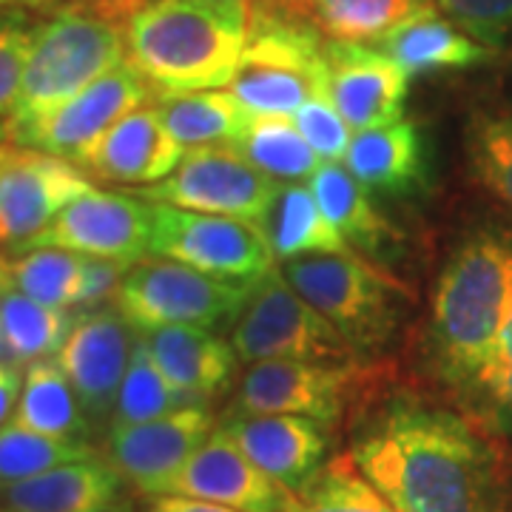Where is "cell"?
<instances>
[{
  "label": "cell",
  "instance_id": "12",
  "mask_svg": "<svg viewBox=\"0 0 512 512\" xmlns=\"http://www.w3.org/2000/svg\"><path fill=\"white\" fill-rule=\"evenodd\" d=\"M148 100H154L151 86L126 60L43 120L15 131L12 146L43 151L74 163L97 137H103L117 120H123Z\"/></svg>",
  "mask_w": 512,
  "mask_h": 512
},
{
  "label": "cell",
  "instance_id": "23",
  "mask_svg": "<svg viewBox=\"0 0 512 512\" xmlns=\"http://www.w3.org/2000/svg\"><path fill=\"white\" fill-rule=\"evenodd\" d=\"M123 476L97 453L0 487V512H94L117 501Z\"/></svg>",
  "mask_w": 512,
  "mask_h": 512
},
{
  "label": "cell",
  "instance_id": "2",
  "mask_svg": "<svg viewBox=\"0 0 512 512\" xmlns=\"http://www.w3.org/2000/svg\"><path fill=\"white\" fill-rule=\"evenodd\" d=\"M126 60L157 100L234 80L248 43L245 0H146L126 20Z\"/></svg>",
  "mask_w": 512,
  "mask_h": 512
},
{
  "label": "cell",
  "instance_id": "49",
  "mask_svg": "<svg viewBox=\"0 0 512 512\" xmlns=\"http://www.w3.org/2000/svg\"><path fill=\"white\" fill-rule=\"evenodd\" d=\"M245 3H251V0H245Z\"/></svg>",
  "mask_w": 512,
  "mask_h": 512
},
{
  "label": "cell",
  "instance_id": "8",
  "mask_svg": "<svg viewBox=\"0 0 512 512\" xmlns=\"http://www.w3.org/2000/svg\"><path fill=\"white\" fill-rule=\"evenodd\" d=\"M231 345L239 362L299 359L348 365L356 356L348 339L313 308L282 271L265 274L251 291L248 305L231 328Z\"/></svg>",
  "mask_w": 512,
  "mask_h": 512
},
{
  "label": "cell",
  "instance_id": "6",
  "mask_svg": "<svg viewBox=\"0 0 512 512\" xmlns=\"http://www.w3.org/2000/svg\"><path fill=\"white\" fill-rule=\"evenodd\" d=\"M285 279L359 353H379L399 333V288L356 256L316 254L285 262Z\"/></svg>",
  "mask_w": 512,
  "mask_h": 512
},
{
  "label": "cell",
  "instance_id": "11",
  "mask_svg": "<svg viewBox=\"0 0 512 512\" xmlns=\"http://www.w3.org/2000/svg\"><path fill=\"white\" fill-rule=\"evenodd\" d=\"M66 248L74 254L137 265L151 248V202L134 191L89 188L72 200L23 251Z\"/></svg>",
  "mask_w": 512,
  "mask_h": 512
},
{
  "label": "cell",
  "instance_id": "1",
  "mask_svg": "<svg viewBox=\"0 0 512 512\" xmlns=\"http://www.w3.org/2000/svg\"><path fill=\"white\" fill-rule=\"evenodd\" d=\"M350 456L396 512H512L504 456L473 421L399 396L353 433Z\"/></svg>",
  "mask_w": 512,
  "mask_h": 512
},
{
  "label": "cell",
  "instance_id": "21",
  "mask_svg": "<svg viewBox=\"0 0 512 512\" xmlns=\"http://www.w3.org/2000/svg\"><path fill=\"white\" fill-rule=\"evenodd\" d=\"M436 6V0H251V15H274L308 26L325 40L379 43L399 23Z\"/></svg>",
  "mask_w": 512,
  "mask_h": 512
},
{
  "label": "cell",
  "instance_id": "35",
  "mask_svg": "<svg viewBox=\"0 0 512 512\" xmlns=\"http://www.w3.org/2000/svg\"><path fill=\"white\" fill-rule=\"evenodd\" d=\"M86 256L66 248H32L12 262V285L52 308H77Z\"/></svg>",
  "mask_w": 512,
  "mask_h": 512
},
{
  "label": "cell",
  "instance_id": "14",
  "mask_svg": "<svg viewBox=\"0 0 512 512\" xmlns=\"http://www.w3.org/2000/svg\"><path fill=\"white\" fill-rule=\"evenodd\" d=\"M89 177L63 157L12 148L0 168V245L23 251L57 214L86 194Z\"/></svg>",
  "mask_w": 512,
  "mask_h": 512
},
{
  "label": "cell",
  "instance_id": "22",
  "mask_svg": "<svg viewBox=\"0 0 512 512\" xmlns=\"http://www.w3.org/2000/svg\"><path fill=\"white\" fill-rule=\"evenodd\" d=\"M165 379L191 404L220 396L237 373V350L222 336L200 325H171L143 333Z\"/></svg>",
  "mask_w": 512,
  "mask_h": 512
},
{
  "label": "cell",
  "instance_id": "7",
  "mask_svg": "<svg viewBox=\"0 0 512 512\" xmlns=\"http://www.w3.org/2000/svg\"><path fill=\"white\" fill-rule=\"evenodd\" d=\"M251 291L254 285L225 282L183 262L151 256L128 268L114 308L137 333L171 325L217 328L237 322Z\"/></svg>",
  "mask_w": 512,
  "mask_h": 512
},
{
  "label": "cell",
  "instance_id": "13",
  "mask_svg": "<svg viewBox=\"0 0 512 512\" xmlns=\"http://www.w3.org/2000/svg\"><path fill=\"white\" fill-rule=\"evenodd\" d=\"M356 370L333 362L268 359L245 370L237 390V413L245 416H305L336 424L345 413Z\"/></svg>",
  "mask_w": 512,
  "mask_h": 512
},
{
  "label": "cell",
  "instance_id": "41",
  "mask_svg": "<svg viewBox=\"0 0 512 512\" xmlns=\"http://www.w3.org/2000/svg\"><path fill=\"white\" fill-rule=\"evenodd\" d=\"M128 268H131L128 262L86 256V268H83V285H80L77 308H97V305L109 302L111 296L117 299V291H120V285H123V279H126Z\"/></svg>",
  "mask_w": 512,
  "mask_h": 512
},
{
  "label": "cell",
  "instance_id": "30",
  "mask_svg": "<svg viewBox=\"0 0 512 512\" xmlns=\"http://www.w3.org/2000/svg\"><path fill=\"white\" fill-rule=\"evenodd\" d=\"M165 128L188 151L202 146H237L256 114L222 89L160 100Z\"/></svg>",
  "mask_w": 512,
  "mask_h": 512
},
{
  "label": "cell",
  "instance_id": "10",
  "mask_svg": "<svg viewBox=\"0 0 512 512\" xmlns=\"http://www.w3.org/2000/svg\"><path fill=\"white\" fill-rule=\"evenodd\" d=\"M282 185L248 163L234 146L188 148L160 183L140 185L148 202H165L202 214H222L265 225Z\"/></svg>",
  "mask_w": 512,
  "mask_h": 512
},
{
  "label": "cell",
  "instance_id": "46",
  "mask_svg": "<svg viewBox=\"0 0 512 512\" xmlns=\"http://www.w3.org/2000/svg\"><path fill=\"white\" fill-rule=\"evenodd\" d=\"M12 140H9V128H6V120H0V148L9 146Z\"/></svg>",
  "mask_w": 512,
  "mask_h": 512
},
{
  "label": "cell",
  "instance_id": "5",
  "mask_svg": "<svg viewBox=\"0 0 512 512\" xmlns=\"http://www.w3.org/2000/svg\"><path fill=\"white\" fill-rule=\"evenodd\" d=\"M328 40L308 26L248 12V43L228 92L256 117H293L328 94Z\"/></svg>",
  "mask_w": 512,
  "mask_h": 512
},
{
  "label": "cell",
  "instance_id": "29",
  "mask_svg": "<svg viewBox=\"0 0 512 512\" xmlns=\"http://www.w3.org/2000/svg\"><path fill=\"white\" fill-rule=\"evenodd\" d=\"M262 228L279 262L316 254H350V245L325 217L311 188L299 183L282 185Z\"/></svg>",
  "mask_w": 512,
  "mask_h": 512
},
{
  "label": "cell",
  "instance_id": "36",
  "mask_svg": "<svg viewBox=\"0 0 512 512\" xmlns=\"http://www.w3.org/2000/svg\"><path fill=\"white\" fill-rule=\"evenodd\" d=\"M467 154L478 183L512 208V117L478 114L467 131Z\"/></svg>",
  "mask_w": 512,
  "mask_h": 512
},
{
  "label": "cell",
  "instance_id": "44",
  "mask_svg": "<svg viewBox=\"0 0 512 512\" xmlns=\"http://www.w3.org/2000/svg\"><path fill=\"white\" fill-rule=\"evenodd\" d=\"M12 285V262L6 256H0V288Z\"/></svg>",
  "mask_w": 512,
  "mask_h": 512
},
{
  "label": "cell",
  "instance_id": "25",
  "mask_svg": "<svg viewBox=\"0 0 512 512\" xmlns=\"http://www.w3.org/2000/svg\"><path fill=\"white\" fill-rule=\"evenodd\" d=\"M384 55L393 57L410 77L450 69H470L490 60V46L467 35L458 23L447 18L439 6H430L376 43Z\"/></svg>",
  "mask_w": 512,
  "mask_h": 512
},
{
  "label": "cell",
  "instance_id": "48",
  "mask_svg": "<svg viewBox=\"0 0 512 512\" xmlns=\"http://www.w3.org/2000/svg\"><path fill=\"white\" fill-rule=\"evenodd\" d=\"M12 148H15V146H3V148H0V168L6 165V160H9V154H12Z\"/></svg>",
  "mask_w": 512,
  "mask_h": 512
},
{
  "label": "cell",
  "instance_id": "4",
  "mask_svg": "<svg viewBox=\"0 0 512 512\" xmlns=\"http://www.w3.org/2000/svg\"><path fill=\"white\" fill-rule=\"evenodd\" d=\"M126 63V32L100 12L63 9L35 29L18 106L6 120L9 140L20 128L69 103L97 77Z\"/></svg>",
  "mask_w": 512,
  "mask_h": 512
},
{
  "label": "cell",
  "instance_id": "43",
  "mask_svg": "<svg viewBox=\"0 0 512 512\" xmlns=\"http://www.w3.org/2000/svg\"><path fill=\"white\" fill-rule=\"evenodd\" d=\"M148 512H239L234 507H222L214 501H200V498H185V495H154Z\"/></svg>",
  "mask_w": 512,
  "mask_h": 512
},
{
  "label": "cell",
  "instance_id": "34",
  "mask_svg": "<svg viewBox=\"0 0 512 512\" xmlns=\"http://www.w3.org/2000/svg\"><path fill=\"white\" fill-rule=\"evenodd\" d=\"M94 456L89 441H69L43 436L18 421L0 427V487L35 478L52 467Z\"/></svg>",
  "mask_w": 512,
  "mask_h": 512
},
{
  "label": "cell",
  "instance_id": "9",
  "mask_svg": "<svg viewBox=\"0 0 512 512\" xmlns=\"http://www.w3.org/2000/svg\"><path fill=\"white\" fill-rule=\"evenodd\" d=\"M151 256H163L237 285L274 271V248L262 225L151 202Z\"/></svg>",
  "mask_w": 512,
  "mask_h": 512
},
{
  "label": "cell",
  "instance_id": "39",
  "mask_svg": "<svg viewBox=\"0 0 512 512\" xmlns=\"http://www.w3.org/2000/svg\"><path fill=\"white\" fill-rule=\"evenodd\" d=\"M436 6L484 46H498L512 32V0H436Z\"/></svg>",
  "mask_w": 512,
  "mask_h": 512
},
{
  "label": "cell",
  "instance_id": "28",
  "mask_svg": "<svg viewBox=\"0 0 512 512\" xmlns=\"http://www.w3.org/2000/svg\"><path fill=\"white\" fill-rule=\"evenodd\" d=\"M66 308L43 305L15 285L0 288V362L32 365L37 359H52L74 328Z\"/></svg>",
  "mask_w": 512,
  "mask_h": 512
},
{
  "label": "cell",
  "instance_id": "40",
  "mask_svg": "<svg viewBox=\"0 0 512 512\" xmlns=\"http://www.w3.org/2000/svg\"><path fill=\"white\" fill-rule=\"evenodd\" d=\"M467 393H473L498 419H512V322L495 345L493 356L467 384Z\"/></svg>",
  "mask_w": 512,
  "mask_h": 512
},
{
  "label": "cell",
  "instance_id": "47",
  "mask_svg": "<svg viewBox=\"0 0 512 512\" xmlns=\"http://www.w3.org/2000/svg\"><path fill=\"white\" fill-rule=\"evenodd\" d=\"M94 512H131L126 507V504H117V501H114V504H109V507H100V510H94Z\"/></svg>",
  "mask_w": 512,
  "mask_h": 512
},
{
  "label": "cell",
  "instance_id": "42",
  "mask_svg": "<svg viewBox=\"0 0 512 512\" xmlns=\"http://www.w3.org/2000/svg\"><path fill=\"white\" fill-rule=\"evenodd\" d=\"M20 390H23V370L20 365L0 362V427L15 419Z\"/></svg>",
  "mask_w": 512,
  "mask_h": 512
},
{
  "label": "cell",
  "instance_id": "32",
  "mask_svg": "<svg viewBox=\"0 0 512 512\" xmlns=\"http://www.w3.org/2000/svg\"><path fill=\"white\" fill-rule=\"evenodd\" d=\"M188 404L191 402L165 379L160 365L154 362L146 336L137 333V342H134L131 359H128L126 376H123V384H120L109 427L163 419V416H171V413L183 410Z\"/></svg>",
  "mask_w": 512,
  "mask_h": 512
},
{
  "label": "cell",
  "instance_id": "37",
  "mask_svg": "<svg viewBox=\"0 0 512 512\" xmlns=\"http://www.w3.org/2000/svg\"><path fill=\"white\" fill-rule=\"evenodd\" d=\"M35 29L20 9H0V120H9L18 106Z\"/></svg>",
  "mask_w": 512,
  "mask_h": 512
},
{
  "label": "cell",
  "instance_id": "19",
  "mask_svg": "<svg viewBox=\"0 0 512 512\" xmlns=\"http://www.w3.org/2000/svg\"><path fill=\"white\" fill-rule=\"evenodd\" d=\"M185 148L165 128L160 106H140L97 137L74 165L94 180L114 185H151L165 180Z\"/></svg>",
  "mask_w": 512,
  "mask_h": 512
},
{
  "label": "cell",
  "instance_id": "3",
  "mask_svg": "<svg viewBox=\"0 0 512 512\" xmlns=\"http://www.w3.org/2000/svg\"><path fill=\"white\" fill-rule=\"evenodd\" d=\"M512 322V237L478 231L441 271L430 305V348L441 373L467 390Z\"/></svg>",
  "mask_w": 512,
  "mask_h": 512
},
{
  "label": "cell",
  "instance_id": "15",
  "mask_svg": "<svg viewBox=\"0 0 512 512\" xmlns=\"http://www.w3.org/2000/svg\"><path fill=\"white\" fill-rule=\"evenodd\" d=\"M214 433V416L202 404L140 424H114L106 433V458L143 495H163L168 481Z\"/></svg>",
  "mask_w": 512,
  "mask_h": 512
},
{
  "label": "cell",
  "instance_id": "16",
  "mask_svg": "<svg viewBox=\"0 0 512 512\" xmlns=\"http://www.w3.org/2000/svg\"><path fill=\"white\" fill-rule=\"evenodd\" d=\"M137 330L111 308L80 313L55 359L69 376L77 399L94 427H109L117 393L126 376Z\"/></svg>",
  "mask_w": 512,
  "mask_h": 512
},
{
  "label": "cell",
  "instance_id": "38",
  "mask_svg": "<svg viewBox=\"0 0 512 512\" xmlns=\"http://www.w3.org/2000/svg\"><path fill=\"white\" fill-rule=\"evenodd\" d=\"M293 126L299 128V134L308 140V146L322 157V163H339L348 154L350 140H353V128L339 114V109L330 103L328 94L311 97L302 109H296L291 117Z\"/></svg>",
  "mask_w": 512,
  "mask_h": 512
},
{
  "label": "cell",
  "instance_id": "17",
  "mask_svg": "<svg viewBox=\"0 0 512 512\" xmlns=\"http://www.w3.org/2000/svg\"><path fill=\"white\" fill-rule=\"evenodd\" d=\"M163 495L214 501L239 512H291L293 493L265 476L222 427L180 467Z\"/></svg>",
  "mask_w": 512,
  "mask_h": 512
},
{
  "label": "cell",
  "instance_id": "27",
  "mask_svg": "<svg viewBox=\"0 0 512 512\" xmlns=\"http://www.w3.org/2000/svg\"><path fill=\"white\" fill-rule=\"evenodd\" d=\"M12 421L43 436L69 441H89L92 430L86 410L57 359H37L26 365L23 390Z\"/></svg>",
  "mask_w": 512,
  "mask_h": 512
},
{
  "label": "cell",
  "instance_id": "20",
  "mask_svg": "<svg viewBox=\"0 0 512 512\" xmlns=\"http://www.w3.org/2000/svg\"><path fill=\"white\" fill-rule=\"evenodd\" d=\"M325 424L305 416H245L234 413L222 424V430L237 441V447L254 461L256 467L285 487L299 493L311 481L325 458L328 436Z\"/></svg>",
  "mask_w": 512,
  "mask_h": 512
},
{
  "label": "cell",
  "instance_id": "24",
  "mask_svg": "<svg viewBox=\"0 0 512 512\" xmlns=\"http://www.w3.org/2000/svg\"><path fill=\"white\" fill-rule=\"evenodd\" d=\"M345 168L365 185L390 197H407L427 185V148L410 120L356 131L345 154Z\"/></svg>",
  "mask_w": 512,
  "mask_h": 512
},
{
  "label": "cell",
  "instance_id": "33",
  "mask_svg": "<svg viewBox=\"0 0 512 512\" xmlns=\"http://www.w3.org/2000/svg\"><path fill=\"white\" fill-rule=\"evenodd\" d=\"M291 512H396L353 456H336L293 495Z\"/></svg>",
  "mask_w": 512,
  "mask_h": 512
},
{
  "label": "cell",
  "instance_id": "18",
  "mask_svg": "<svg viewBox=\"0 0 512 512\" xmlns=\"http://www.w3.org/2000/svg\"><path fill=\"white\" fill-rule=\"evenodd\" d=\"M328 97L353 131L402 120L410 74L379 46L328 40Z\"/></svg>",
  "mask_w": 512,
  "mask_h": 512
},
{
  "label": "cell",
  "instance_id": "26",
  "mask_svg": "<svg viewBox=\"0 0 512 512\" xmlns=\"http://www.w3.org/2000/svg\"><path fill=\"white\" fill-rule=\"evenodd\" d=\"M308 188L325 217L353 248H362L365 254H382L399 242V231L384 220L382 211L373 205L370 191L345 165L322 163L313 171Z\"/></svg>",
  "mask_w": 512,
  "mask_h": 512
},
{
  "label": "cell",
  "instance_id": "31",
  "mask_svg": "<svg viewBox=\"0 0 512 512\" xmlns=\"http://www.w3.org/2000/svg\"><path fill=\"white\" fill-rule=\"evenodd\" d=\"M234 148L276 183L311 180L313 171L322 165V157L308 146L291 117H254Z\"/></svg>",
  "mask_w": 512,
  "mask_h": 512
},
{
  "label": "cell",
  "instance_id": "45",
  "mask_svg": "<svg viewBox=\"0 0 512 512\" xmlns=\"http://www.w3.org/2000/svg\"><path fill=\"white\" fill-rule=\"evenodd\" d=\"M37 3H43V0H0V9H6V6H37Z\"/></svg>",
  "mask_w": 512,
  "mask_h": 512
}]
</instances>
